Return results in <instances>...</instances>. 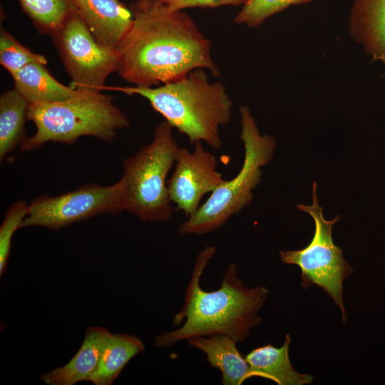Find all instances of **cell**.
I'll return each mask as SVG.
<instances>
[{
  "label": "cell",
  "instance_id": "obj_1",
  "mask_svg": "<svg viewBox=\"0 0 385 385\" xmlns=\"http://www.w3.org/2000/svg\"><path fill=\"white\" fill-rule=\"evenodd\" d=\"M133 22L115 49L117 72L137 86L168 83L202 68L220 72L211 41L183 11H171L161 0H136L130 8Z\"/></svg>",
  "mask_w": 385,
  "mask_h": 385
},
{
  "label": "cell",
  "instance_id": "obj_2",
  "mask_svg": "<svg viewBox=\"0 0 385 385\" xmlns=\"http://www.w3.org/2000/svg\"><path fill=\"white\" fill-rule=\"evenodd\" d=\"M216 250L215 247L207 245L198 253L182 309L173 319V325L180 327L155 337L156 347H168L195 337L216 334L230 336L241 343L262 322L258 312L269 290L260 286L246 287L237 276L236 264H229L220 288L212 291L202 289L200 277Z\"/></svg>",
  "mask_w": 385,
  "mask_h": 385
},
{
  "label": "cell",
  "instance_id": "obj_3",
  "mask_svg": "<svg viewBox=\"0 0 385 385\" xmlns=\"http://www.w3.org/2000/svg\"><path fill=\"white\" fill-rule=\"evenodd\" d=\"M110 89L145 98L190 143L204 142L213 149L222 148L220 128L231 120L232 101L222 83L209 82L205 69H195L180 80L158 87Z\"/></svg>",
  "mask_w": 385,
  "mask_h": 385
},
{
  "label": "cell",
  "instance_id": "obj_4",
  "mask_svg": "<svg viewBox=\"0 0 385 385\" xmlns=\"http://www.w3.org/2000/svg\"><path fill=\"white\" fill-rule=\"evenodd\" d=\"M28 120L35 133L25 138L21 151H30L48 142L73 144L83 136L111 142L117 131L129 125V120L111 96L98 91H79L73 97L57 102L29 103Z\"/></svg>",
  "mask_w": 385,
  "mask_h": 385
},
{
  "label": "cell",
  "instance_id": "obj_5",
  "mask_svg": "<svg viewBox=\"0 0 385 385\" xmlns=\"http://www.w3.org/2000/svg\"><path fill=\"white\" fill-rule=\"evenodd\" d=\"M239 111L240 139L245 148L242 167L234 178L224 180L179 225L178 231L181 235H202L216 230L248 205L253 198L252 190L261 181V168L272 158L277 146L274 138L260 134L249 106L242 105Z\"/></svg>",
  "mask_w": 385,
  "mask_h": 385
},
{
  "label": "cell",
  "instance_id": "obj_6",
  "mask_svg": "<svg viewBox=\"0 0 385 385\" xmlns=\"http://www.w3.org/2000/svg\"><path fill=\"white\" fill-rule=\"evenodd\" d=\"M180 148L173 128L164 120L156 125L150 143L123 160L121 178L125 183L126 211L140 221L164 222L171 217L174 208L167 177Z\"/></svg>",
  "mask_w": 385,
  "mask_h": 385
},
{
  "label": "cell",
  "instance_id": "obj_7",
  "mask_svg": "<svg viewBox=\"0 0 385 385\" xmlns=\"http://www.w3.org/2000/svg\"><path fill=\"white\" fill-rule=\"evenodd\" d=\"M297 210L311 215L314 222V232L311 242L301 250L279 251L282 262L296 265L301 270V285L305 289L312 285L322 288L337 304L342 312V320L346 323L343 303V282L354 270L345 260L340 247L332 240V227L341 217L336 215L332 220L323 216V209L319 205L317 183H313L312 204H300Z\"/></svg>",
  "mask_w": 385,
  "mask_h": 385
},
{
  "label": "cell",
  "instance_id": "obj_8",
  "mask_svg": "<svg viewBox=\"0 0 385 385\" xmlns=\"http://www.w3.org/2000/svg\"><path fill=\"white\" fill-rule=\"evenodd\" d=\"M126 207L125 183L122 178L107 186L88 183L57 196L41 195L32 200L21 227L59 230L101 214L118 215L126 211Z\"/></svg>",
  "mask_w": 385,
  "mask_h": 385
},
{
  "label": "cell",
  "instance_id": "obj_9",
  "mask_svg": "<svg viewBox=\"0 0 385 385\" xmlns=\"http://www.w3.org/2000/svg\"><path fill=\"white\" fill-rule=\"evenodd\" d=\"M51 36L71 78L72 88H105L107 78L117 71L116 51L96 40L76 9Z\"/></svg>",
  "mask_w": 385,
  "mask_h": 385
},
{
  "label": "cell",
  "instance_id": "obj_10",
  "mask_svg": "<svg viewBox=\"0 0 385 385\" xmlns=\"http://www.w3.org/2000/svg\"><path fill=\"white\" fill-rule=\"evenodd\" d=\"M217 166L215 155L206 150L201 142L195 143L192 152L180 148L174 171L167 183L175 210L183 212L188 217L199 208L202 197L225 180Z\"/></svg>",
  "mask_w": 385,
  "mask_h": 385
},
{
  "label": "cell",
  "instance_id": "obj_11",
  "mask_svg": "<svg viewBox=\"0 0 385 385\" xmlns=\"http://www.w3.org/2000/svg\"><path fill=\"white\" fill-rule=\"evenodd\" d=\"M96 40L115 50L133 22L130 9L119 0H72Z\"/></svg>",
  "mask_w": 385,
  "mask_h": 385
},
{
  "label": "cell",
  "instance_id": "obj_12",
  "mask_svg": "<svg viewBox=\"0 0 385 385\" xmlns=\"http://www.w3.org/2000/svg\"><path fill=\"white\" fill-rule=\"evenodd\" d=\"M348 30L364 53L385 69V0H352Z\"/></svg>",
  "mask_w": 385,
  "mask_h": 385
},
{
  "label": "cell",
  "instance_id": "obj_13",
  "mask_svg": "<svg viewBox=\"0 0 385 385\" xmlns=\"http://www.w3.org/2000/svg\"><path fill=\"white\" fill-rule=\"evenodd\" d=\"M110 333L103 327H89L74 356L66 365L43 374L42 381L48 385H73L83 381H89Z\"/></svg>",
  "mask_w": 385,
  "mask_h": 385
},
{
  "label": "cell",
  "instance_id": "obj_14",
  "mask_svg": "<svg viewBox=\"0 0 385 385\" xmlns=\"http://www.w3.org/2000/svg\"><path fill=\"white\" fill-rule=\"evenodd\" d=\"M188 341L205 354L211 366L221 371L223 385H240L252 377L248 362L237 349V342L231 337L225 334L200 336Z\"/></svg>",
  "mask_w": 385,
  "mask_h": 385
},
{
  "label": "cell",
  "instance_id": "obj_15",
  "mask_svg": "<svg viewBox=\"0 0 385 385\" xmlns=\"http://www.w3.org/2000/svg\"><path fill=\"white\" fill-rule=\"evenodd\" d=\"M291 339L287 334L284 344L276 347L267 344L252 349L245 359L250 365L252 377L270 379L279 385L311 384L314 376L297 372L289 358Z\"/></svg>",
  "mask_w": 385,
  "mask_h": 385
},
{
  "label": "cell",
  "instance_id": "obj_16",
  "mask_svg": "<svg viewBox=\"0 0 385 385\" xmlns=\"http://www.w3.org/2000/svg\"><path fill=\"white\" fill-rule=\"evenodd\" d=\"M14 88L29 103L61 101L74 96L78 90L58 81L41 63H32L11 76Z\"/></svg>",
  "mask_w": 385,
  "mask_h": 385
},
{
  "label": "cell",
  "instance_id": "obj_17",
  "mask_svg": "<svg viewBox=\"0 0 385 385\" xmlns=\"http://www.w3.org/2000/svg\"><path fill=\"white\" fill-rule=\"evenodd\" d=\"M144 347L143 342L135 336L110 333L98 366L89 381L94 385H111L130 359Z\"/></svg>",
  "mask_w": 385,
  "mask_h": 385
},
{
  "label": "cell",
  "instance_id": "obj_18",
  "mask_svg": "<svg viewBox=\"0 0 385 385\" xmlns=\"http://www.w3.org/2000/svg\"><path fill=\"white\" fill-rule=\"evenodd\" d=\"M29 102L15 88L0 97V160L2 162L25 140L24 125L28 120Z\"/></svg>",
  "mask_w": 385,
  "mask_h": 385
},
{
  "label": "cell",
  "instance_id": "obj_19",
  "mask_svg": "<svg viewBox=\"0 0 385 385\" xmlns=\"http://www.w3.org/2000/svg\"><path fill=\"white\" fill-rule=\"evenodd\" d=\"M38 30L52 35L76 9L72 0H19Z\"/></svg>",
  "mask_w": 385,
  "mask_h": 385
},
{
  "label": "cell",
  "instance_id": "obj_20",
  "mask_svg": "<svg viewBox=\"0 0 385 385\" xmlns=\"http://www.w3.org/2000/svg\"><path fill=\"white\" fill-rule=\"evenodd\" d=\"M314 0H247L234 22L255 28L267 19L291 6L305 4Z\"/></svg>",
  "mask_w": 385,
  "mask_h": 385
},
{
  "label": "cell",
  "instance_id": "obj_21",
  "mask_svg": "<svg viewBox=\"0 0 385 385\" xmlns=\"http://www.w3.org/2000/svg\"><path fill=\"white\" fill-rule=\"evenodd\" d=\"M47 63L43 55L34 53L19 43L11 34L1 30L0 63L12 76L32 63Z\"/></svg>",
  "mask_w": 385,
  "mask_h": 385
},
{
  "label": "cell",
  "instance_id": "obj_22",
  "mask_svg": "<svg viewBox=\"0 0 385 385\" xmlns=\"http://www.w3.org/2000/svg\"><path fill=\"white\" fill-rule=\"evenodd\" d=\"M29 205L24 200L12 203L6 210L0 226V274H4L10 255L11 240L28 212Z\"/></svg>",
  "mask_w": 385,
  "mask_h": 385
},
{
  "label": "cell",
  "instance_id": "obj_23",
  "mask_svg": "<svg viewBox=\"0 0 385 385\" xmlns=\"http://www.w3.org/2000/svg\"><path fill=\"white\" fill-rule=\"evenodd\" d=\"M171 11L190 8H216L221 6H242L247 0H161Z\"/></svg>",
  "mask_w": 385,
  "mask_h": 385
}]
</instances>
